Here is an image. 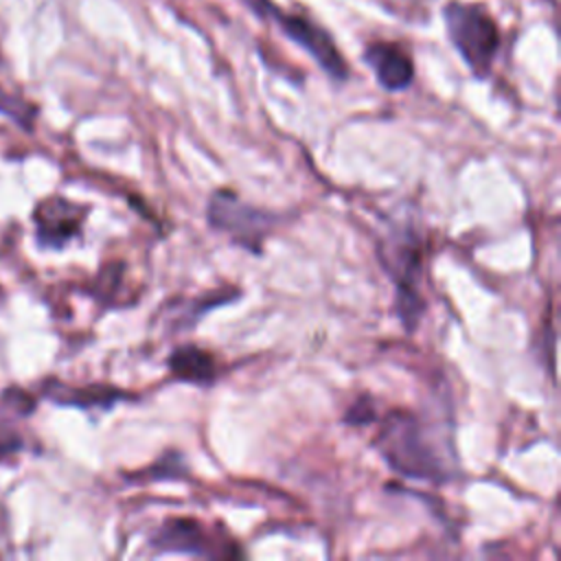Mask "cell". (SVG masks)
<instances>
[{
    "instance_id": "1",
    "label": "cell",
    "mask_w": 561,
    "mask_h": 561,
    "mask_svg": "<svg viewBox=\"0 0 561 561\" xmlns=\"http://www.w3.org/2000/svg\"><path fill=\"white\" fill-rule=\"evenodd\" d=\"M375 447L388 467L405 478L430 482L454 478V456H447L425 421L408 410H390L386 414Z\"/></svg>"
},
{
    "instance_id": "2",
    "label": "cell",
    "mask_w": 561,
    "mask_h": 561,
    "mask_svg": "<svg viewBox=\"0 0 561 561\" xmlns=\"http://www.w3.org/2000/svg\"><path fill=\"white\" fill-rule=\"evenodd\" d=\"M381 265L397 285V311L408 331H414L425 309L421 296L423 241L410 226L392 228L379 243Z\"/></svg>"
},
{
    "instance_id": "3",
    "label": "cell",
    "mask_w": 561,
    "mask_h": 561,
    "mask_svg": "<svg viewBox=\"0 0 561 561\" xmlns=\"http://www.w3.org/2000/svg\"><path fill=\"white\" fill-rule=\"evenodd\" d=\"M447 33L471 72L484 79L500 48V31L482 4L449 2L443 11Z\"/></svg>"
},
{
    "instance_id": "4",
    "label": "cell",
    "mask_w": 561,
    "mask_h": 561,
    "mask_svg": "<svg viewBox=\"0 0 561 561\" xmlns=\"http://www.w3.org/2000/svg\"><path fill=\"white\" fill-rule=\"evenodd\" d=\"M206 219L215 230L226 232L232 243L259 254L263 239L278 224V215L254 208L239 199L234 191H217L206 206Z\"/></svg>"
},
{
    "instance_id": "5",
    "label": "cell",
    "mask_w": 561,
    "mask_h": 561,
    "mask_svg": "<svg viewBox=\"0 0 561 561\" xmlns=\"http://www.w3.org/2000/svg\"><path fill=\"white\" fill-rule=\"evenodd\" d=\"M267 15H272L276 20L278 28L291 42L302 46L329 77H333L337 81H344L348 77V66H346L344 57L340 55L335 42L329 37V33L324 28H320L318 24H313L300 15L280 13L276 7H270Z\"/></svg>"
},
{
    "instance_id": "6",
    "label": "cell",
    "mask_w": 561,
    "mask_h": 561,
    "mask_svg": "<svg viewBox=\"0 0 561 561\" xmlns=\"http://www.w3.org/2000/svg\"><path fill=\"white\" fill-rule=\"evenodd\" d=\"M88 210L64 197H48L37 204L35 237L42 248H64L68 241L79 237L81 224Z\"/></svg>"
},
{
    "instance_id": "7",
    "label": "cell",
    "mask_w": 561,
    "mask_h": 561,
    "mask_svg": "<svg viewBox=\"0 0 561 561\" xmlns=\"http://www.w3.org/2000/svg\"><path fill=\"white\" fill-rule=\"evenodd\" d=\"M149 546L158 552H180L193 557H224L215 546V539L202 522L191 517L167 519L149 539Z\"/></svg>"
},
{
    "instance_id": "8",
    "label": "cell",
    "mask_w": 561,
    "mask_h": 561,
    "mask_svg": "<svg viewBox=\"0 0 561 561\" xmlns=\"http://www.w3.org/2000/svg\"><path fill=\"white\" fill-rule=\"evenodd\" d=\"M364 61L373 68L379 85L390 90V92L405 90L414 79L412 59L397 44L375 42V44L366 46Z\"/></svg>"
},
{
    "instance_id": "9",
    "label": "cell",
    "mask_w": 561,
    "mask_h": 561,
    "mask_svg": "<svg viewBox=\"0 0 561 561\" xmlns=\"http://www.w3.org/2000/svg\"><path fill=\"white\" fill-rule=\"evenodd\" d=\"M167 364L175 379L197 383V386H210L217 379V370H219L213 353L195 344H182L173 348Z\"/></svg>"
},
{
    "instance_id": "10",
    "label": "cell",
    "mask_w": 561,
    "mask_h": 561,
    "mask_svg": "<svg viewBox=\"0 0 561 561\" xmlns=\"http://www.w3.org/2000/svg\"><path fill=\"white\" fill-rule=\"evenodd\" d=\"M46 397L53 399L59 405H77V408H110L121 392L118 390H110V388H99V386H90V388H70L64 383H55L48 386Z\"/></svg>"
},
{
    "instance_id": "11",
    "label": "cell",
    "mask_w": 561,
    "mask_h": 561,
    "mask_svg": "<svg viewBox=\"0 0 561 561\" xmlns=\"http://www.w3.org/2000/svg\"><path fill=\"white\" fill-rule=\"evenodd\" d=\"M0 114L9 116L13 123H18L22 129H31L33 127V121L37 116V110L22 101L20 96L7 92L2 85H0Z\"/></svg>"
},
{
    "instance_id": "12",
    "label": "cell",
    "mask_w": 561,
    "mask_h": 561,
    "mask_svg": "<svg viewBox=\"0 0 561 561\" xmlns=\"http://www.w3.org/2000/svg\"><path fill=\"white\" fill-rule=\"evenodd\" d=\"M373 419H375V405L370 403L368 397L355 401L344 416V421L351 425H364V423H370Z\"/></svg>"
},
{
    "instance_id": "13",
    "label": "cell",
    "mask_w": 561,
    "mask_h": 561,
    "mask_svg": "<svg viewBox=\"0 0 561 561\" xmlns=\"http://www.w3.org/2000/svg\"><path fill=\"white\" fill-rule=\"evenodd\" d=\"M18 449H22L20 434L9 425L4 416H0V454H13Z\"/></svg>"
},
{
    "instance_id": "14",
    "label": "cell",
    "mask_w": 561,
    "mask_h": 561,
    "mask_svg": "<svg viewBox=\"0 0 561 561\" xmlns=\"http://www.w3.org/2000/svg\"><path fill=\"white\" fill-rule=\"evenodd\" d=\"M248 4H250L252 9H259V11H263V7L267 4V0H248Z\"/></svg>"
},
{
    "instance_id": "15",
    "label": "cell",
    "mask_w": 561,
    "mask_h": 561,
    "mask_svg": "<svg viewBox=\"0 0 561 561\" xmlns=\"http://www.w3.org/2000/svg\"><path fill=\"white\" fill-rule=\"evenodd\" d=\"M0 302H2V289H0Z\"/></svg>"
}]
</instances>
